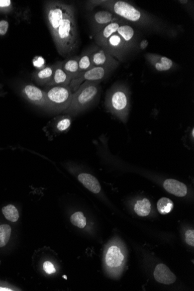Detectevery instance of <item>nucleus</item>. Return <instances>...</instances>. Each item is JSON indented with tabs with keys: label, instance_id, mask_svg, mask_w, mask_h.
<instances>
[{
	"label": "nucleus",
	"instance_id": "f257e3e1",
	"mask_svg": "<svg viewBox=\"0 0 194 291\" xmlns=\"http://www.w3.org/2000/svg\"><path fill=\"white\" fill-rule=\"evenodd\" d=\"M87 4H88L87 6L90 10L97 6H102L126 21L145 29H152L158 32L164 29V25L160 20L126 1L119 0L89 1Z\"/></svg>",
	"mask_w": 194,
	"mask_h": 291
},
{
	"label": "nucleus",
	"instance_id": "f03ea898",
	"mask_svg": "<svg viewBox=\"0 0 194 291\" xmlns=\"http://www.w3.org/2000/svg\"><path fill=\"white\" fill-rule=\"evenodd\" d=\"M53 41L62 56H69L77 50L79 39L74 7L62 20Z\"/></svg>",
	"mask_w": 194,
	"mask_h": 291
},
{
	"label": "nucleus",
	"instance_id": "7ed1b4c3",
	"mask_svg": "<svg viewBox=\"0 0 194 291\" xmlns=\"http://www.w3.org/2000/svg\"><path fill=\"white\" fill-rule=\"evenodd\" d=\"M105 105L110 113L126 123L130 108V93L123 83H116L106 93Z\"/></svg>",
	"mask_w": 194,
	"mask_h": 291
},
{
	"label": "nucleus",
	"instance_id": "20e7f679",
	"mask_svg": "<svg viewBox=\"0 0 194 291\" xmlns=\"http://www.w3.org/2000/svg\"><path fill=\"white\" fill-rule=\"evenodd\" d=\"M136 40L133 27L129 23H124L101 47L104 48L114 58L122 61L126 54L134 47Z\"/></svg>",
	"mask_w": 194,
	"mask_h": 291
},
{
	"label": "nucleus",
	"instance_id": "39448f33",
	"mask_svg": "<svg viewBox=\"0 0 194 291\" xmlns=\"http://www.w3.org/2000/svg\"><path fill=\"white\" fill-rule=\"evenodd\" d=\"M100 83L98 81H86L72 94L70 105L63 113L75 116L84 112L93 105L99 96Z\"/></svg>",
	"mask_w": 194,
	"mask_h": 291
},
{
	"label": "nucleus",
	"instance_id": "423d86ee",
	"mask_svg": "<svg viewBox=\"0 0 194 291\" xmlns=\"http://www.w3.org/2000/svg\"><path fill=\"white\" fill-rule=\"evenodd\" d=\"M46 97L48 112L63 113L71 104L72 92L69 86H53L48 88Z\"/></svg>",
	"mask_w": 194,
	"mask_h": 291
},
{
	"label": "nucleus",
	"instance_id": "0eeeda50",
	"mask_svg": "<svg viewBox=\"0 0 194 291\" xmlns=\"http://www.w3.org/2000/svg\"><path fill=\"white\" fill-rule=\"evenodd\" d=\"M72 5L60 1H47L45 5V14L48 28L53 40L62 20L71 11Z\"/></svg>",
	"mask_w": 194,
	"mask_h": 291
},
{
	"label": "nucleus",
	"instance_id": "6e6552de",
	"mask_svg": "<svg viewBox=\"0 0 194 291\" xmlns=\"http://www.w3.org/2000/svg\"><path fill=\"white\" fill-rule=\"evenodd\" d=\"M113 71V69L108 68L94 67L88 71L81 73L78 79L72 80L69 88L74 93L83 82L86 81L101 82Z\"/></svg>",
	"mask_w": 194,
	"mask_h": 291
},
{
	"label": "nucleus",
	"instance_id": "1a4fd4ad",
	"mask_svg": "<svg viewBox=\"0 0 194 291\" xmlns=\"http://www.w3.org/2000/svg\"><path fill=\"white\" fill-rule=\"evenodd\" d=\"M89 48L93 67L108 68L115 71L119 67V62L104 48L99 46H93Z\"/></svg>",
	"mask_w": 194,
	"mask_h": 291
},
{
	"label": "nucleus",
	"instance_id": "9d476101",
	"mask_svg": "<svg viewBox=\"0 0 194 291\" xmlns=\"http://www.w3.org/2000/svg\"><path fill=\"white\" fill-rule=\"evenodd\" d=\"M122 19L108 10H102L94 13L90 19L94 35L95 36L109 24Z\"/></svg>",
	"mask_w": 194,
	"mask_h": 291
},
{
	"label": "nucleus",
	"instance_id": "9b49d317",
	"mask_svg": "<svg viewBox=\"0 0 194 291\" xmlns=\"http://www.w3.org/2000/svg\"><path fill=\"white\" fill-rule=\"evenodd\" d=\"M22 95L32 104L48 110L46 92L33 85H26L22 89Z\"/></svg>",
	"mask_w": 194,
	"mask_h": 291
},
{
	"label": "nucleus",
	"instance_id": "f8f14e48",
	"mask_svg": "<svg viewBox=\"0 0 194 291\" xmlns=\"http://www.w3.org/2000/svg\"><path fill=\"white\" fill-rule=\"evenodd\" d=\"M145 57L155 70L158 72H167L174 67V62L168 57L153 53H147L145 54Z\"/></svg>",
	"mask_w": 194,
	"mask_h": 291
},
{
	"label": "nucleus",
	"instance_id": "ddd939ff",
	"mask_svg": "<svg viewBox=\"0 0 194 291\" xmlns=\"http://www.w3.org/2000/svg\"><path fill=\"white\" fill-rule=\"evenodd\" d=\"M71 81V78L66 74L62 68V62H58L54 64L53 78L47 87L50 88L53 86H69Z\"/></svg>",
	"mask_w": 194,
	"mask_h": 291
},
{
	"label": "nucleus",
	"instance_id": "4468645a",
	"mask_svg": "<svg viewBox=\"0 0 194 291\" xmlns=\"http://www.w3.org/2000/svg\"><path fill=\"white\" fill-rule=\"evenodd\" d=\"M124 23H129L123 19L119 20V21L114 22L109 24L105 27L100 31V32L95 36V39L96 43L98 46L101 47L103 44L106 42V41L114 33L117 32V29L121 25Z\"/></svg>",
	"mask_w": 194,
	"mask_h": 291
},
{
	"label": "nucleus",
	"instance_id": "2eb2a0df",
	"mask_svg": "<svg viewBox=\"0 0 194 291\" xmlns=\"http://www.w3.org/2000/svg\"><path fill=\"white\" fill-rule=\"evenodd\" d=\"M154 276L158 283L166 285L174 283L176 280V276L164 264H159L156 267Z\"/></svg>",
	"mask_w": 194,
	"mask_h": 291
},
{
	"label": "nucleus",
	"instance_id": "dca6fc26",
	"mask_svg": "<svg viewBox=\"0 0 194 291\" xmlns=\"http://www.w3.org/2000/svg\"><path fill=\"white\" fill-rule=\"evenodd\" d=\"M164 187L166 192L178 197L185 196L188 192L185 184L172 179L166 180L164 183Z\"/></svg>",
	"mask_w": 194,
	"mask_h": 291
},
{
	"label": "nucleus",
	"instance_id": "f3484780",
	"mask_svg": "<svg viewBox=\"0 0 194 291\" xmlns=\"http://www.w3.org/2000/svg\"><path fill=\"white\" fill-rule=\"evenodd\" d=\"M54 64L47 66L40 70L34 72L32 78L38 85L40 86H47L53 78Z\"/></svg>",
	"mask_w": 194,
	"mask_h": 291
},
{
	"label": "nucleus",
	"instance_id": "a211bd4d",
	"mask_svg": "<svg viewBox=\"0 0 194 291\" xmlns=\"http://www.w3.org/2000/svg\"><path fill=\"white\" fill-rule=\"evenodd\" d=\"M79 56H74L62 61V68L72 81L78 79L81 74L79 70Z\"/></svg>",
	"mask_w": 194,
	"mask_h": 291
},
{
	"label": "nucleus",
	"instance_id": "6ab92c4d",
	"mask_svg": "<svg viewBox=\"0 0 194 291\" xmlns=\"http://www.w3.org/2000/svg\"><path fill=\"white\" fill-rule=\"evenodd\" d=\"M124 260V256L120 249L112 246L110 247L106 255V263L110 268H117L122 265Z\"/></svg>",
	"mask_w": 194,
	"mask_h": 291
},
{
	"label": "nucleus",
	"instance_id": "aec40b11",
	"mask_svg": "<svg viewBox=\"0 0 194 291\" xmlns=\"http://www.w3.org/2000/svg\"><path fill=\"white\" fill-rule=\"evenodd\" d=\"M78 180L90 192L95 194L101 192V185L95 176L88 173H81L78 176Z\"/></svg>",
	"mask_w": 194,
	"mask_h": 291
},
{
	"label": "nucleus",
	"instance_id": "412c9836",
	"mask_svg": "<svg viewBox=\"0 0 194 291\" xmlns=\"http://www.w3.org/2000/svg\"><path fill=\"white\" fill-rule=\"evenodd\" d=\"M54 119V130L57 133L67 132L70 129L72 119V117L68 115L55 117Z\"/></svg>",
	"mask_w": 194,
	"mask_h": 291
},
{
	"label": "nucleus",
	"instance_id": "4be33fe9",
	"mask_svg": "<svg viewBox=\"0 0 194 291\" xmlns=\"http://www.w3.org/2000/svg\"><path fill=\"white\" fill-rule=\"evenodd\" d=\"M151 210V204L147 198L137 200L134 205V211L138 216H148Z\"/></svg>",
	"mask_w": 194,
	"mask_h": 291
},
{
	"label": "nucleus",
	"instance_id": "5701e85b",
	"mask_svg": "<svg viewBox=\"0 0 194 291\" xmlns=\"http://www.w3.org/2000/svg\"><path fill=\"white\" fill-rule=\"evenodd\" d=\"M79 67L80 72H85L94 68L90 58V48L86 50L79 56Z\"/></svg>",
	"mask_w": 194,
	"mask_h": 291
},
{
	"label": "nucleus",
	"instance_id": "b1692460",
	"mask_svg": "<svg viewBox=\"0 0 194 291\" xmlns=\"http://www.w3.org/2000/svg\"><path fill=\"white\" fill-rule=\"evenodd\" d=\"M2 212L6 219L12 222H16L19 219V212L14 205H8L3 207Z\"/></svg>",
	"mask_w": 194,
	"mask_h": 291
},
{
	"label": "nucleus",
	"instance_id": "393cba45",
	"mask_svg": "<svg viewBox=\"0 0 194 291\" xmlns=\"http://www.w3.org/2000/svg\"><path fill=\"white\" fill-rule=\"evenodd\" d=\"M174 207L172 200L165 197H163L158 200L157 208L159 212L162 214H166L171 212Z\"/></svg>",
	"mask_w": 194,
	"mask_h": 291
},
{
	"label": "nucleus",
	"instance_id": "a878e982",
	"mask_svg": "<svg viewBox=\"0 0 194 291\" xmlns=\"http://www.w3.org/2000/svg\"><path fill=\"white\" fill-rule=\"evenodd\" d=\"M11 234V227L8 224L0 225V248L8 244Z\"/></svg>",
	"mask_w": 194,
	"mask_h": 291
},
{
	"label": "nucleus",
	"instance_id": "bb28decb",
	"mask_svg": "<svg viewBox=\"0 0 194 291\" xmlns=\"http://www.w3.org/2000/svg\"><path fill=\"white\" fill-rule=\"evenodd\" d=\"M71 223L80 228H83L86 226V218L82 212H77L73 214L71 217Z\"/></svg>",
	"mask_w": 194,
	"mask_h": 291
},
{
	"label": "nucleus",
	"instance_id": "cd10ccee",
	"mask_svg": "<svg viewBox=\"0 0 194 291\" xmlns=\"http://www.w3.org/2000/svg\"><path fill=\"white\" fill-rule=\"evenodd\" d=\"M9 26L7 20H0V36H4L7 33Z\"/></svg>",
	"mask_w": 194,
	"mask_h": 291
},
{
	"label": "nucleus",
	"instance_id": "c85d7f7f",
	"mask_svg": "<svg viewBox=\"0 0 194 291\" xmlns=\"http://www.w3.org/2000/svg\"><path fill=\"white\" fill-rule=\"evenodd\" d=\"M186 241L187 244L192 246H194V230H187L186 233Z\"/></svg>",
	"mask_w": 194,
	"mask_h": 291
},
{
	"label": "nucleus",
	"instance_id": "c756f323",
	"mask_svg": "<svg viewBox=\"0 0 194 291\" xmlns=\"http://www.w3.org/2000/svg\"><path fill=\"white\" fill-rule=\"evenodd\" d=\"M43 269L48 275H51V274H53L56 272V270H55L54 265L50 262H44Z\"/></svg>",
	"mask_w": 194,
	"mask_h": 291
},
{
	"label": "nucleus",
	"instance_id": "7c9ffc66",
	"mask_svg": "<svg viewBox=\"0 0 194 291\" xmlns=\"http://www.w3.org/2000/svg\"><path fill=\"white\" fill-rule=\"evenodd\" d=\"M12 2L10 0H0V9L11 8Z\"/></svg>",
	"mask_w": 194,
	"mask_h": 291
},
{
	"label": "nucleus",
	"instance_id": "2f4dec72",
	"mask_svg": "<svg viewBox=\"0 0 194 291\" xmlns=\"http://www.w3.org/2000/svg\"><path fill=\"white\" fill-rule=\"evenodd\" d=\"M149 42L147 39H143L140 43V48L141 50H144L148 46Z\"/></svg>",
	"mask_w": 194,
	"mask_h": 291
},
{
	"label": "nucleus",
	"instance_id": "473e14b6",
	"mask_svg": "<svg viewBox=\"0 0 194 291\" xmlns=\"http://www.w3.org/2000/svg\"><path fill=\"white\" fill-rule=\"evenodd\" d=\"M13 291V290H12L11 289H9V288L0 287V291Z\"/></svg>",
	"mask_w": 194,
	"mask_h": 291
},
{
	"label": "nucleus",
	"instance_id": "72a5a7b5",
	"mask_svg": "<svg viewBox=\"0 0 194 291\" xmlns=\"http://www.w3.org/2000/svg\"><path fill=\"white\" fill-rule=\"evenodd\" d=\"M191 134H192V137L193 139H194V128H193L192 131H191Z\"/></svg>",
	"mask_w": 194,
	"mask_h": 291
},
{
	"label": "nucleus",
	"instance_id": "f704fd0d",
	"mask_svg": "<svg viewBox=\"0 0 194 291\" xmlns=\"http://www.w3.org/2000/svg\"><path fill=\"white\" fill-rule=\"evenodd\" d=\"M64 278H65L66 279H67V277H65V276H64Z\"/></svg>",
	"mask_w": 194,
	"mask_h": 291
}]
</instances>
